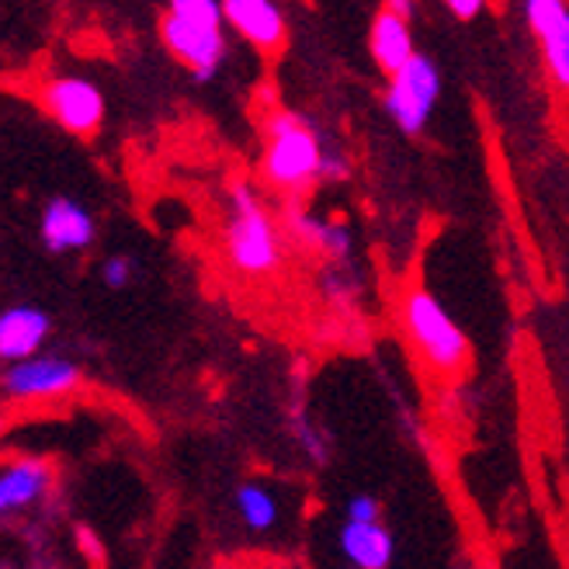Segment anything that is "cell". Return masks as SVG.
Here are the masks:
<instances>
[{
  "label": "cell",
  "instance_id": "6da1fadb",
  "mask_svg": "<svg viewBox=\"0 0 569 569\" xmlns=\"http://www.w3.org/2000/svg\"><path fill=\"white\" fill-rule=\"evenodd\" d=\"M264 157H261V174L264 181L289 194L302 198L312 184L320 181V163H323V142L302 116L296 111H271L264 122Z\"/></svg>",
  "mask_w": 569,
  "mask_h": 569
},
{
  "label": "cell",
  "instance_id": "7a4b0ae2",
  "mask_svg": "<svg viewBox=\"0 0 569 569\" xmlns=\"http://www.w3.org/2000/svg\"><path fill=\"white\" fill-rule=\"evenodd\" d=\"M222 24L226 11L216 0H174L160 21V39L194 80H212L230 52Z\"/></svg>",
  "mask_w": 569,
  "mask_h": 569
},
{
  "label": "cell",
  "instance_id": "3957f363",
  "mask_svg": "<svg viewBox=\"0 0 569 569\" xmlns=\"http://www.w3.org/2000/svg\"><path fill=\"white\" fill-rule=\"evenodd\" d=\"M226 261L240 274H271L281 261V237L268 216L258 188L250 181H237L230 188V209L222 226Z\"/></svg>",
  "mask_w": 569,
  "mask_h": 569
},
{
  "label": "cell",
  "instance_id": "277c9868",
  "mask_svg": "<svg viewBox=\"0 0 569 569\" xmlns=\"http://www.w3.org/2000/svg\"><path fill=\"white\" fill-rule=\"evenodd\" d=\"M403 327L413 340L417 355L435 368L438 376H462L469 368L472 348L462 327L451 320V312L427 292V289H407L400 302Z\"/></svg>",
  "mask_w": 569,
  "mask_h": 569
},
{
  "label": "cell",
  "instance_id": "5b68a950",
  "mask_svg": "<svg viewBox=\"0 0 569 569\" xmlns=\"http://www.w3.org/2000/svg\"><path fill=\"white\" fill-rule=\"evenodd\" d=\"M438 98H441V70L431 56L417 52L400 73L389 77L382 104L389 111V119L396 122V129L407 136H420L427 129V119H431Z\"/></svg>",
  "mask_w": 569,
  "mask_h": 569
},
{
  "label": "cell",
  "instance_id": "8992f818",
  "mask_svg": "<svg viewBox=\"0 0 569 569\" xmlns=\"http://www.w3.org/2000/svg\"><path fill=\"white\" fill-rule=\"evenodd\" d=\"M39 104L52 116L56 126H63L73 136H91L101 129L104 119V94L94 80L88 77H52L42 83L39 91Z\"/></svg>",
  "mask_w": 569,
  "mask_h": 569
},
{
  "label": "cell",
  "instance_id": "52a82bcc",
  "mask_svg": "<svg viewBox=\"0 0 569 569\" xmlns=\"http://www.w3.org/2000/svg\"><path fill=\"white\" fill-rule=\"evenodd\" d=\"M0 386H4L8 400H52V396H67L80 386V368L60 355H36L8 365Z\"/></svg>",
  "mask_w": 569,
  "mask_h": 569
},
{
  "label": "cell",
  "instance_id": "ba28073f",
  "mask_svg": "<svg viewBox=\"0 0 569 569\" xmlns=\"http://www.w3.org/2000/svg\"><path fill=\"white\" fill-rule=\"evenodd\" d=\"M39 237L49 253H80L98 237L94 216L70 194H52L39 216Z\"/></svg>",
  "mask_w": 569,
  "mask_h": 569
},
{
  "label": "cell",
  "instance_id": "9c48e42d",
  "mask_svg": "<svg viewBox=\"0 0 569 569\" xmlns=\"http://www.w3.org/2000/svg\"><path fill=\"white\" fill-rule=\"evenodd\" d=\"M525 21L531 36L542 42V56L552 80L569 91V8L562 0H528Z\"/></svg>",
  "mask_w": 569,
  "mask_h": 569
},
{
  "label": "cell",
  "instance_id": "30bf717a",
  "mask_svg": "<svg viewBox=\"0 0 569 569\" xmlns=\"http://www.w3.org/2000/svg\"><path fill=\"white\" fill-rule=\"evenodd\" d=\"M49 330H52V320L46 309L28 306V302L8 306L0 312V358L8 365L36 358L39 348L46 345Z\"/></svg>",
  "mask_w": 569,
  "mask_h": 569
},
{
  "label": "cell",
  "instance_id": "8fae6325",
  "mask_svg": "<svg viewBox=\"0 0 569 569\" xmlns=\"http://www.w3.org/2000/svg\"><path fill=\"white\" fill-rule=\"evenodd\" d=\"M222 11H226V24L237 28V32L261 52H278L284 39H289L284 14L271 0H226Z\"/></svg>",
  "mask_w": 569,
  "mask_h": 569
},
{
  "label": "cell",
  "instance_id": "7c38bea8",
  "mask_svg": "<svg viewBox=\"0 0 569 569\" xmlns=\"http://www.w3.org/2000/svg\"><path fill=\"white\" fill-rule=\"evenodd\" d=\"M368 49H372V60L382 67L386 77H396L400 73L413 56H417V46H413V32H410V21L396 14L389 4L372 18V28H368Z\"/></svg>",
  "mask_w": 569,
  "mask_h": 569
},
{
  "label": "cell",
  "instance_id": "4fadbf2b",
  "mask_svg": "<svg viewBox=\"0 0 569 569\" xmlns=\"http://www.w3.org/2000/svg\"><path fill=\"white\" fill-rule=\"evenodd\" d=\"M52 487V469L42 459H14L0 472V510L11 518L39 503Z\"/></svg>",
  "mask_w": 569,
  "mask_h": 569
},
{
  "label": "cell",
  "instance_id": "5bb4252c",
  "mask_svg": "<svg viewBox=\"0 0 569 569\" xmlns=\"http://www.w3.org/2000/svg\"><path fill=\"white\" fill-rule=\"evenodd\" d=\"M337 546L355 569H386L392 562V549H396L392 531L382 521H376V525L345 521L337 531Z\"/></svg>",
  "mask_w": 569,
  "mask_h": 569
},
{
  "label": "cell",
  "instance_id": "9a60e30c",
  "mask_svg": "<svg viewBox=\"0 0 569 569\" xmlns=\"http://www.w3.org/2000/svg\"><path fill=\"white\" fill-rule=\"evenodd\" d=\"M289 230L292 237L302 243V247H312V250H320L323 258L337 261V264H345L351 258V230L345 222H327L320 216H312L306 209H296L292 212V222H289Z\"/></svg>",
  "mask_w": 569,
  "mask_h": 569
},
{
  "label": "cell",
  "instance_id": "2e32d148",
  "mask_svg": "<svg viewBox=\"0 0 569 569\" xmlns=\"http://www.w3.org/2000/svg\"><path fill=\"white\" fill-rule=\"evenodd\" d=\"M233 507H237V518L247 531L253 535H264L278 525L281 518V500L278 493L268 487L264 479H247L237 487L233 493Z\"/></svg>",
  "mask_w": 569,
  "mask_h": 569
},
{
  "label": "cell",
  "instance_id": "e0dca14e",
  "mask_svg": "<svg viewBox=\"0 0 569 569\" xmlns=\"http://www.w3.org/2000/svg\"><path fill=\"white\" fill-rule=\"evenodd\" d=\"M98 278H101L104 289L122 292L136 278V261L129 258V253H108V258L101 261V268H98Z\"/></svg>",
  "mask_w": 569,
  "mask_h": 569
},
{
  "label": "cell",
  "instance_id": "ac0fdd59",
  "mask_svg": "<svg viewBox=\"0 0 569 569\" xmlns=\"http://www.w3.org/2000/svg\"><path fill=\"white\" fill-rule=\"evenodd\" d=\"M345 510H348V521H355V525H376L382 507L372 493H355Z\"/></svg>",
  "mask_w": 569,
  "mask_h": 569
},
{
  "label": "cell",
  "instance_id": "d6986e66",
  "mask_svg": "<svg viewBox=\"0 0 569 569\" xmlns=\"http://www.w3.org/2000/svg\"><path fill=\"white\" fill-rule=\"evenodd\" d=\"M296 438H299V445L309 451V459H317V462H323L327 459V445H323V435L312 427L309 420H296Z\"/></svg>",
  "mask_w": 569,
  "mask_h": 569
},
{
  "label": "cell",
  "instance_id": "ffe728a7",
  "mask_svg": "<svg viewBox=\"0 0 569 569\" xmlns=\"http://www.w3.org/2000/svg\"><path fill=\"white\" fill-rule=\"evenodd\" d=\"M348 174H351V160L340 150H323L320 181H348Z\"/></svg>",
  "mask_w": 569,
  "mask_h": 569
},
{
  "label": "cell",
  "instance_id": "44dd1931",
  "mask_svg": "<svg viewBox=\"0 0 569 569\" xmlns=\"http://www.w3.org/2000/svg\"><path fill=\"white\" fill-rule=\"evenodd\" d=\"M448 11H451V18H459V21H472L482 11V4H479V0H448Z\"/></svg>",
  "mask_w": 569,
  "mask_h": 569
},
{
  "label": "cell",
  "instance_id": "7402d4cb",
  "mask_svg": "<svg viewBox=\"0 0 569 569\" xmlns=\"http://www.w3.org/2000/svg\"><path fill=\"white\" fill-rule=\"evenodd\" d=\"M396 14H400V18H407L410 21V14H413V4H407V0H403V4H400V0H392V4H389Z\"/></svg>",
  "mask_w": 569,
  "mask_h": 569
},
{
  "label": "cell",
  "instance_id": "603a6c76",
  "mask_svg": "<svg viewBox=\"0 0 569 569\" xmlns=\"http://www.w3.org/2000/svg\"><path fill=\"white\" fill-rule=\"evenodd\" d=\"M216 569H226V566H216Z\"/></svg>",
  "mask_w": 569,
  "mask_h": 569
}]
</instances>
